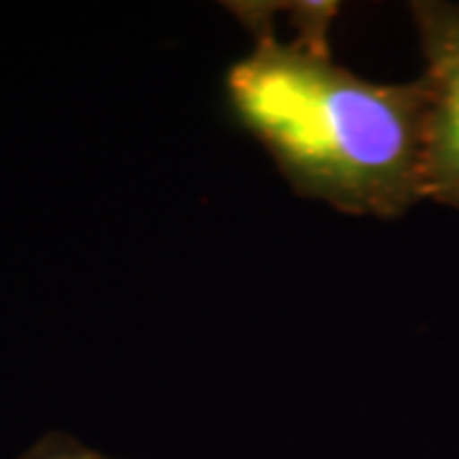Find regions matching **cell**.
I'll use <instances>...</instances> for the list:
<instances>
[{
  "mask_svg": "<svg viewBox=\"0 0 459 459\" xmlns=\"http://www.w3.org/2000/svg\"><path fill=\"white\" fill-rule=\"evenodd\" d=\"M238 120L301 197L391 220L424 195L427 84H377L332 54L255 36L225 77Z\"/></svg>",
  "mask_w": 459,
  "mask_h": 459,
  "instance_id": "cell-1",
  "label": "cell"
},
{
  "mask_svg": "<svg viewBox=\"0 0 459 459\" xmlns=\"http://www.w3.org/2000/svg\"><path fill=\"white\" fill-rule=\"evenodd\" d=\"M427 69L424 195L459 210V8L449 3H413Z\"/></svg>",
  "mask_w": 459,
  "mask_h": 459,
  "instance_id": "cell-2",
  "label": "cell"
},
{
  "mask_svg": "<svg viewBox=\"0 0 459 459\" xmlns=\"http://www.w3.org/2000/svg\"><path fill=\"white\" fill-rule=\"evenodd\" d=\"M18 459H117L74 439L66 431H49L21 455Z\"/></svg>",
  "mask_w": 459,
  "mask_h": 459,
  "instance_id": "cell-3",
  "label": "cell"
}]
</instances>
